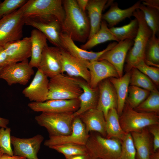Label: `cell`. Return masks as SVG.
<instances>
[{"label": "cell", "instance_id": "cell-1", "mask_svg": "<svg viewBox=\"0 0 159 159\" xmlns=\"http://www.w3.org/2000/svg\"><path fill=\"white\" fill-rule=\"evenodd\" d=\"M62 1L65 12L64 18L61 24L62 32L73 41L85 42L90 32L89 20L85 12L80 9L75 0Z\"/></svg>", "mask_w": 159, "mask_h": 159}, {"label": "cell", "instance_id": "cell-2", "mask_svg": "<svg viewBox=\"0 0 159 159\" xmlns=\"http://www.w3.org/2000/svg\"><path fill=\"white\" fill-rule=\"evenodd\" d=\"M133 16L138 21V29L133 44L128 51L125 59L126 72L130 71L138 62L141 60L145 61L146 45L153 34L152 30L145 21L142 12L139 9L133 12Z\"/></svg>", "mask_w": 159, "mask_h": 159}, {"label": "cell", "instance_id": "cell-3", "mask_svg": "<svg viewBox=\"0 0 159 159\" xmlns=\"http://www.w3.org/2000/svg\"><path fill=\"white\" fill-rule=\"evenodd\" d=\"M85 146L91 158L118 159L121 150L119 140L107 138L93 132L89 133Z\"/></svg>", "mask_w": 159, "mask_h": 159}, {"label": "cell", "instance_id": "cell-4", "mask_svg": "<svg viewBox=\"0 0 159 159\" xmlns=\"http://www.w3.org/2000/svg\"><path fill=\"white\" fill-rule=\"evenodd\" d=\"M120 125L126 133L138 132L150 126L159 125V114L155 112H141L131 107L126 100L119 116Z\"/></svg>", "mask_w": 159, "mask_h": 159}, {"label": "cell", "instance_id": "cell-5", "mask_svg": "<svg viewBox=\"0 0 159 159\" xmlns=\"http://www.w3.org/2000/svg\"><path fill=\"white\" fill-rule=\"evenodd\" d=\"M20 8L25 19L34 16L54 17L61 24L65 16L61 0H28Z\"/></svg>", "mask_w": 159, "mask_h": 159}, {"label": "cell", "instance_id": "cell-6", "mask_svg": "<svg viewBox=\"0 0 159 159\" xmlns=\"http://www.w3.org/2000/svg\"><path fill=\"white\" fill-rule=\"evenodd\" d=\"M82 92L74 77L60 74L50 78L47 100L76 99Z\"/></svg>", "mask_w": 159, "mask_h": 159}, {"label": "cell", "instance_id": "cell-7", "mask_svg": "<svg viewBox=\"0 0 159 159\" xmlns=\"http://www.w3.org/2000/svg\"><path fill=\"white\" fill-rule=\"evenodd\" d=\"M74 112H42L35 119L37 123L47 130L49 137L65 136L72 132Z\"/></svg>", "mask_w": 159, "mask_h": 159}, {"label": "cell", "instance_id": "cell-8", "mask_svg": "<svg viewBox=\"0 0 159 159\" xmlns=\"http://www.w3.org/2000/svg\"><path fill=\"white\" fill-rule=\"evenodd\" d=\"M25 24L20 8L0 19V46L21 39Z\"/></svg>", "mask_w": 159, "mask_h": 159}, {"label": "cell", "instance_id": "cell-9", "mask_svg": "<svg viewBox=\"0 0 159 159\" xmlns=\"http://www.w3.org/2000/svg\"><path fill=\"white\" fill-rule=\"evenodd\" d=\"M25 24L34 27L43 33L55 47L62 48L61 24L54 17L34 16L25 19Z\"/></svg>", "mask_w": 159, "mask_h": 159}, {"label": "cell", "instance_id": "cell-10", "mask_svg": "<svg viewBox=\"0 0 159 159\" xmlns=\"http://www.w3.org/2000/svg\"><path fill=\"white\" fill-rule=\"evenodd\" d=\"M34 74L33 68L27 59L4 65L0 71V78L4 80L9 86L16 84L25 85Z\"/></svg>", "mask_w": 159, "mask_h": 159}, {"label": "cell", "instance_id": "cell-11", "mask_svg": "<svg viewBox=\"0 0 159 159\" xmlns=\"http://www.w3.org/2000/svg\"><path fill=\"white\" fill-rule=\"evenodd\" d=\"M89 134L86 132L85 126L79 116L74 117L72 124V132L65 136L49 137L44 142V145L49 147L67 143H74L85 145Z\"/></svg>", "mask_w": 159, "mask_h": 159}, {"label": "cell", "instance_id": "cell-12", "mask_svg": "<svg viewBox=\"0 0 159 159\" xmlns=\"http://www.w3.org/2000/svg\"><path fill=\"white\" fill-rule=\"evenodd\" d=\"M80 105L78 98L70 100H49L42 102H31L28 104V106L36 112L59 113L74 112L79 108Z\"/></svg>", "mask_w": 159, "mask_h": 159}, {"label": "cell", "instance_id": "cell-13", "mask_svg": "<svg viewBox=\"0 0 159 159\" xmlns=\"http://www.w3.org/2000/svg\"><path fill=\"white\" fill-rule=\"evenodd\" d=\"M11 139L14 147V155L28 159H39L37 154L44 139L42 135L38 134L30 138H20L11 136Z\"/></svg>", "mask_w": 159, "mask_h": 159}, {"label": "cell", "instance_id": "cell-14", "mask_svg": "<svg viewBox=\"0 0 159 159\" xmlns=\"http://www.w3.org/2000/svg\"><path fill=\"white\" fill-rule=\"evenodd\" d=\"M133 44V40L130 39L120 41L113 48L103 54L98 60H104L110 63L116 69L119 77H121L123 76L127 53Z\"/></svg>", "mask_w": 159, "mask_h": 159}, {"label": "cell", "instance_id": "cell-15", "mask_svg": "<svg viewBox=\"0 0 159 159\" xmlns=\"http://www.w3.org/2000/svg\"><path fill=\"white\" fill-rule=\"evenodd\" d=\"M38 69L50 78L62 74V64L59 48L47 45L43 51Z\"/></svg>", "mask_w": 159, "mask_h": 159}, {"label": "cell", "instance_id": "cell-16", "mask_svg": "<svg viewBox=\"0 0 159 159\" xmlns=\"http://www.w3.org/2000/svg\"><path fill=\"white\" fill-rule=\"evenodd\" d=\"M62 48L71 55L84 62L97 60L107 51L113 48L117 43L114 42L110 43L103 50L98 52L88 51L79 47L71 38L62 32L60 35Z\"/></svg>", "mask_w": 159, "mask_h": 159}, {"label": "cell", "instance_id": "cell-17", "mask_svg": "<svg viewBox=\"0 0 159 159\" xmlns=\"http://www.w3.org/2000/svg\"><path fill=\"white\" fill-rule=\"evenodd\" d=\"M59 48L62 64V74L65 72L69 77L80 78L89 84L90 74L85 63L86 62L75 57L63 49Z\"/></svg>", "mask_w": 159, "mask_h": 159}, {"label": "cell", "instance_id": "cell-18", "mask_svg": "<svg viewBox=\"0 0 159 159\" xmlns=\"http://www.w3.org/2000/svg\"><path fill=\"white\" fill-rule=\"evenodd\" d=\"M48 78L38 69L30 85L23 90V94L32 102L46 101L49 92Z\"/></svg>", "mask_w": 159, "mask_h": 159}, {"label": "cell", "instance_id": "cell-19", "mask_svg": "<svg viewBox=\"0 0 159 159\" xmlns=\"http://www.w3.org/2000/svg\"><path fill=\"white\" fill-rule=\"evenodd\" d=\"M90 74L89 84L92 88H96L103 80L110 77H119L114 67L104 60L87 62L85 63Z\"/></svg>", "mask_w": 159, "mask_h": 159}, {"label": "cell", "instance_id": "cell-20", "mask_svg": "<svg viewBox=\"0 0 159 159\" xmlns=\"http://www.w3.org/2000/svg\"><path fill=\"white\" fill-rule=\"evenodd\" d=\"M3 46L8 57V64L21 62L31 57L30 37L9 42Z\"/></svg>", "mask_w": 159, "mask_h": 159}, {"label": "cell", "instance_id": "cell-21", "mask_svg": "<svg viewBox=\"0 0 159 159\" xmlns=\"http://www.w3.org/2000/svg\"><path fill=\"white\" fill-rule=\"evenodd\" d=\"M98 99L96 109L103 113L105 119L109 110L117 109V97L115 89L109 78L101 82L98 84Z\"/></svg>", "mask_w": 159, "mask_h": 159}, {"label": "cell", "instance_id": "cell-22", "mask_svg": "<svg viewBox=\"0 0 159 159\" xmlns=\"http://www.w3.org/2000/svg\"><path fill=\"white\" fill-rule=\"evenodd\" d=\"M82 90V92L79 97L80 102L79 108L74 113V117L91 109L96 108L99 96L98 87L93 88L83 79L79 77H74Z\"/></svg>", "mask_w": 159, "mask_h": 159}, {"label": "cell", "instance_id": "cell-23", "mask_svg": "<svg viewBox=\"0 0 159 159\" xmlns=\"http://www.w3.org/2000/svg\"><path fill=\"white\" fill-rule=\"evenodd\" d=\"M84 125L87 132H97L106 138V122L103 113L97 109L89 110L78 116Z\"/></svg>", "mask_w": 159, "mask_h": 159}, {"label": "cell", "instance_id": "cell-24", "mask_svg": "<svg viewBox=\"0 0 159 159\" xmlns=\"http://www.w3.org/2000/svg\"><path fill=\"white\" fill-rule=\"evenodd\" d=\"M136 152V159H149L153 151V140L148 127L130 133Z\"/></svg>", "mask_w": 159, "mask_h": 159}, {"label": "cell", "instance_id": "cell-25", "mask_svg": "<svg viewBox=\"0 0 159 159\" xmlns=\"http://www.w3.org/2000/svg\"><path fill=\"white\" fill-rule=\"evenodd\" d=\"M141 1H137L130 7L125 9L120 8L116 2L112 3L109 9L102 15V19L110 27L114 26L127 18L133 16V12L139 8Z\"/></svg>", "mask_w": 159, "mask_h": 159}, {"label": "cell", "instance_id": "cell-26", "mask_svg": "<svg viewBox=\"0 0 159 159\" xmlns=\"http://www.w3.org/2000/svg\"><path fill=\"white\" fill-rule=\"evenodd\" d=\"M107 1V0H89L86 8L90 25V32L88 39L99 30L102 19V11Z\"/></svg>", "mask_w": 159, "mask_h": 159}, {"label": "cell", "instance_id": "cell-27", "mask_svg": "<svg viewBox=\"0 0 159 159\" xmlns=\"http://www.w3.org/2000/svg\"><path fill=\"white\" fill-rule=\"evenodd\" d=\"M131 72H127L120 77H110L109 79L113 86L117 97V110L120 116L127 99L130 85Z\"/></svg>", "mask_w": 159, "mask_h": 159}, {"label": "cell", "instance_id": "cell-28", "mask_svg": "<svg viewBox=\"0 0 159 159\" xmlns=\"http://www.w3.org/2000/svg\"><path fill=\"white\" fill-rule=\"evenodd\" d=\"M31 55L29 64L32 68L39 67L44 48L48 44L45 36L39 30H32L31 33Z\"/></svg>", "mask_w": 159, "mask_h": 159}, {"label": "cell", "instance_id": "cell-29", "mask_svg": "<svg viewBox=\"0 0 159 159\" xmlns=\"http://www.w3.org/2000/svg\"><path fill=\"white\" fill-rule=\"evenodd\" d=\"M106 138H115L121 141L127 134L122 130L120 125L119 115L117 109H110L105 119Z\"/></svg>", "mask_w": 159, "mask_h": 159}, {"label": "cell", "instance_id": "cell-30", "mask_svg": "<svg viewBox=\"0 0 159 159\" xmlns=\"http://www.w3.org/2000/svg\"><path fill=\"white\" fill-rule=\"evenodd\" d=\"M111 40L117 42L115 37L108 28L107 22L102 20L101 22L99 30L88 39L85 44L82 45L80 48L87 50L98 44Z\"/></svg>", "mask_w": 159, "mask_h": 159}, {"label": "cell", "instance_id": "cell-31", "mask_svg": "<svg viewBox=\"0 0 159 159\" xmlns=\"http://www.w3.org/2000/svg\"><path fill=\"white\" fill-rule=\"evenodd\" d=\"M109 29L118 42L127 39L133 40L138 33V22L135 18L127 24L120 27H112Z\"/></svg>", "mask_w": 159, "mask_h": 159}, {"label": "cell", "instance_id": "cell-32", "mask_svg": "<svg viewBox=\"0 0 159 159\" xmlns=\"http://www.w3.org/2000/svg\"><path fill=\"white\" fill-rule=\"evenodd\" d=\"M145 62L148 65L159 67V39L155 35L152 34L146 45Z\"/></svg>", "mask_w": 159, "mask_h": 159}, {"label": "cell", "instance_id": "cell-33", "mask_svg": "<svg viewBox=\"0 0 159 159\" xmlns=\"http://www.w3.org/2000/svg\"><path fill=\"white\" fill-rule=\"evenodd\" d=\"M130 85L137 86L150 92L158 90L156 86L146 75L135 67L130 70Z\"/></svg>", "mask_w": 159, "mask_h": 159}, {"label": "cell", "instance_id": "cell-34", "mask_svg": "<svg viewBox=\"0 0 159 159\" xmlns=\"http://www.w3.org/2000/svg\"><path fill=\"white\" fill-rule=\"evenodd\" d=\"M143 12L147 25L152 30L153 34L159 32V10L140 4L139 8Z\"/></svg>", "mask_w": 159, "mask_h": 159}, {"label": "cell", "instance_id": "cell-35", "mask_svg": "<svg viewBox=\"0 0 159 159\" xmlns=\"http://www.w3.org/2000/svg\"><path fill=\"white\" fill-rule=\"evenodd\" d=\"M150 92L139 87L130 85L129 87L126 100L130 106L134 109L148 97Z\"/></svg>", "mask_w": 159, "mask_h": 159}, {"label": "cell", "instance_id": "cell-36", "mask_svg": "<svg viewBox=\"0 0 159 159\" xmlns=\"http://www.w3.org/2000/svg\"><path fill=\"white\" fill-rule=\"evenodd\" d=\"M137 111L159 113V92L158 90L150 92L148 97L134 109Z\"/></svg>", "mask_w": 159, "mask_h": 159}, {"label": "cell", "instance_id": "cell-37", "mask_svg": "<svg viewBox=\"0 0 159 159\" xmlns=\"http://www.w3.org/2000/svg\"><path fill=\"white\" fill-rule=\"evenodd\" d=\"M49 148L62 154L65 157L88 154L85 145L77 144H64L54 145Z\"/></svg>", "mask_w": 159, "mask_h": 159}, {"label": "cell", "instance_id": "cell-38", "mask_svg": "<svg viewBox=\"0 0 159 159\" xmlns=\"http://www.w3.org/2000/svg\"><path fill=\"white\" fill-rule=\"evenodd\" d=\"M121 143V152L118 159H136V150L130 133H127Z\"/></svg>", "mask_w": 159, "mask_h": 159}, {"label": "cell", "instance_id": "cell-39", "mask_svg": "<svg viewBox=\"0 0 159 159\" xmlns=\"http://www.w3.org/2000/svg\"><path fill=\"white\" fill-rule=\"evenodd\" d=\"M135 67L146 75L156 86L159 85V67H152L147 64L144 60L140 61L134 65Z\"/></svg>", "mask_w": 159, "mask_h": 159}, {"label": "cell", "instance_id": "cell-40", "mask_svg": "<svg viewBox=\"0 0 159 159\" xmlns=\"http://www.w3.org/2000/svg\"><path fill=\"white\" fill-rule=\"evenodd\" d=\"M26 0H4L0 3V19L18 9Z\"/></svg>", "mask_w": 159, "mask_h": 159}, {"label": "cell", "instance_id": "cell-41", "mask_svg": "<svg viewBox=\"0 0 159 159\" xmlns=\"http://www.w3.org/2000/svg\"><path fill=\"white\" fill-rule=\"evenodd\" d=\"M11 132L9 127H1L0 129V148L4 153L13 155L11 146Z\"/></svg>", "mask_w": 159, "mask_h": 159}, {"label": "cell", "instance_id": "cell-42", "mask_svg": "<svg viewBox=\"0 0 159 159\" xmlns=\"http://www.w3.org/2000/svg\"><path fill=\"white\" fill-rule=\"evenodd\" d=\"M148 130L153 136V151L159 149V125H153L148 127Z\"/></svg>", "mask_w": 159, "mask_h": 159}, {"label": "cell", "instance_id": "cell-43", "mask_svg": "<svg viewBox=\"0 0 159 159\" xmlns=\"http://www.w3.org/2000/svg\"><path fill=\"white\" fill-rule=\"evenodd\" d=\"M8 64V57L3 46H0V67Z\"/></svg>", "mask_w": 159, "mask_h": 159}, {"label": "cell", "instance_id": "cell-44", "mask_svg": "<svg viewBox=\"0 0 159 159\" xmlns=\"http://www.w3.org/2000/svg\"><path fill=\"white\" fill-rule=\"evenodd\" d=\"M142 1H141L143 4L159 10V0H144Z\"/></svg>", "mask_w": 159, "mask_h": 159}, {"label": "cell", "instance_id": "cell-45", "mask_svg": "<svg viewBox=\"0 0 159 159\" xmlns=\"http://www.w3.org/2000/svg\"><path fill=\"white\" fill-rule=\"evenodd\" d=\"M76 1L80 9L82 11L85 12L89 0H77Z\"/></svg>", "mask_w": 159, "mask_h": 159}, {"label": "cell", "instance_id": "cell-46", "mask_svg": "<svg viewBox=\"0 0 159 159\" xmlns=\"http://www.w3.org/2000/svg\"><path fill=\"white\" fill-rule=\"evenodd\" d=\"M65 159H90L89 154L84 155H76L65 157Z\"/></svg>", "mask_w": 159, "mask_h": 159}, {"label": "cell", "instance_id": "cell-47", "mask_svg": "<svg viewBox=\"0 0 159 159\" xmlns=\"http://www.w3.org/2000/svg\"><path fill=\"white\" fill-rule=\"evenodd\" d=\"M0 159H26L24 157L19 155H10L4 154L0 157Z\"/></svg>", "mask_w": 159, "mask_h": 159}, {"label": "cell", "instance_id": "cell-48", "mask_svg": "<svg viewBox=\"0 0 159 159\" xmlns=\"http://www.w3.org/2000/svg\"><path fill=\"white\" fill-rule=\"evenodd\" d=\"M9 122L8 119L0 117V127H1L6 128Z\"/></svg>", "mask_w": 159, "mask_h": 159}, {"label": "cell", "instance_id": "cell-49", "mask_svg": "<svg viewBox=\"0 0 159 159\" xmlns=\"http://www.w3.org/2000/svg\"><path fill=\"white\" fill-rule=\"evenodd\" d=\"M149 159H159V150L153 151L150 155Z\"/></svg>", "mask_w": 159, "mask_h": 159}, {"label": "cell", "instance_id": "cell-50", "mask_svg": "<svg viewBox=\"0 0 159 159\" xmlns=\"http://www.w3.org/2000/svg\"><path fill=\"white\" fill-rule=\"evenodd\" d=\"M4 153L0 148V157L4 154Z\"/></svg>", "mask_w": 159, "mask_h": 159}, {"label": "cell", "instance_id": "cell-51", "mask_svg": "<svg viewBox=\"0 0 159 159\" xmlns=\"http://www.w3.org/2000/svg\"><path fill=\"white\" fill-rule=\"evenodd\" d=\"M90 159H100L99 158H90Z\"/></svg>", "mask_w": 159, "mask_h": 159}, {"label": "cell", "instance_id": "cell-52", "mask_svg": "<svg viewBox=\"0 0 159 159\" xmlns=\"http://www.w3.org/2000/svg\"><path fill=\"white\" fill-rule=\"evenodd\" d=\"M1 67H0V70H1Z\"/></svg>", "mask_w": 159, "mask_h": 159}]
</instances>
